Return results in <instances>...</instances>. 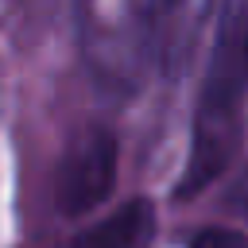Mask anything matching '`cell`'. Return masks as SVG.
<instances>
[{"label":"cell","instance_id":"obj_4","mask_svg":"<svg viewBox=\"0 0 248 248\" xmlns=\"http://www.w3.org/2000/svg\"><path fill=\"white\" fill-rule=\"evenodd\" d=\"M213 0H155V62L163 74L178 78L198 46Z\"/></svg>","mask_w":248,"mask_h":248},{"label":"cell","instance_id":"obj_3","mask_svg":"<svg viewBox=\"0 0 248 248\" xmlns=\"http://www.w3.org/2000/svg\"><path fill=\"white\" fill-rule=\"evenodd\" d=\"M116 182V140L108 128H85L58 167V209L78 217L101 205Z\"/></svg>","mask_w":248,"mask_h":248},{"label":"cell","instance_id":"obj_7","mask_svg":"<svg viewBox=\"0 0 248 248\" xmlns=\"http://www.w3.org/2000/svg\"><path fill=\"white\" fill-rule=\"evenodd\" d=\"M225 205L236 213V217H248V163L240 167V174L232 178V186H229V198H225Z\"/></svg>","mask_w":248,"mask_h":248},{"label":"cell","instance_id":"obj_1","mask_svg":"<svg viewBox=\"0 0 248 248\" xmlns=\"http://www.w3.org/2000/svg\"><path fill=\"white\" fill-rule=\"evenodd\" d=\"M244 112H248V0H221L178 198L202 194L213 178H221V170H229L232 151L244 136Z\"/></svg>","mask_w":248,"mask_h":248},{"label":"cell","instance_id":"obj_6","mask_svg":"<svg viewBox=\"0 0 248 248\" xmlns=\"http://www.w3.org/2000/svg\"><path fill=\"white\" fill-rule=\"evenodd\" d=\"M190 248H248V232H232V229H202L194 236Z\"/></svg>","mask_w":248,"mask_h":248},{"label":"cell","instance_id":"obj_2","mask_svg":"<svg viewBox=\"0 0 248 248\" xmlns=\"http://www.w3.org/2000/svg\"><path fill=\"white\" fill-rule=\"evenodd\" d=\"M78 35L89 70L132 89L155 58V0H78Z\"/></svg>","mask_w":248,"mask_h":248},{"label":"cell","instance_id":"obj_5","mask_svg":"<svg viewBox=\"0 0 248 248\" xmlns=\"http://www.w3.org/2000/svg\"><path fill=\"white\" fill-rule=\"evenodd\" d=\"M151 232H155V209L151 202L136 198L116 213H108L105 221H97L93 229H85L81 236H74L66 248H143Z\"/></svg>","mask_w":248,"mask_h":248}]
</instances>
